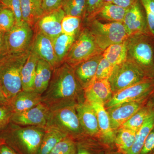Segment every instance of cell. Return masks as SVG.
Here are the masks:
<instances>
[{"mask_svg": "<svg viewBox=\"0 0 154 154\" xmlns=\"http://www.w3.org/2000/svg\"><path fill=\"white\" fill-rule=\"evenodd\" d=\"M79 91L74 69L63 63L53 71L46 91L42 95V102L49 108L73 104V99Z\"/></svg>", "mask_w": 154, "mask_h": 154, "instance_id": "cell-1", "label": "cell"}, {"mask_svg": "<svg viewBox=\"0 0 154 154\" xmlns=\"http://www.w3.org/2000/svg\"><path fill=\"white\" fill-rule=\"evenodd\" d=\"M45 127L22 126L12 122L0 132V140L18 154H36Z\"/></svg>", "mask_w": 154, "mask_h": 154, "instance_id": "cell-2", "label": "cell"}, {"mask_svg": "<svg viewBox=\"0 0 154 154\" xmlns=\"http://www.w3.org/2000/svg\"><path fill=\"white\" fill-rule=\"evenodd\" d=\"M30 51L0 54V85L9 102L22 90L21 71Z\"/></svg>", "mask_w": 154, "mask_h": 154, "instance_id": "cell-3", "label": "cell"}, {"mask_svg": "<svg viewBox=\"0 0 154 154\" xmlns=\"http://www.w3.org/2000/svg\"><path fill=\"white\" fill-rule=\"evenodd\" d=\"M69 105L50 108L46 127L55 128L73 139L82 134L75 106Z\"/></svg>", "mask_w": 154, "mask_h": 154, "instance_id": "cell-4", "label": "cell"}, {"mask_svg": "<svg viewBox=\"0 0 154 154\" xmlns=\"http://www.w3.org/2000/svg\"><path fill=\"white\" fill-rule=\"evenodd\" d=\"M90 31L102 51L111 45L122 43L129 37L123 22L103 23L95 20Z\"/></svg>", "mask_w": 154, "mask_h": 154, "instance_id": "cell-5", "label": "cell"}, {"mask_svg": "<svg viewBox=\"0 0 154 154\" xmlns=\"http://www.w3.org/2000/svg\"><path fill=\"white\" fill-rule=\"evenodd\" d=\"M102 51L93 34L90 31L85 30L74 42L64 63L74 68L80 63L99 55Z\"/></svg>", "mask_w": 154, "mask_h": 154, "instance_id": "cell-6", "label": "cell"}, {"mask_svg": "<svg viewBox=\"0 0 154 154\" xmlns=\"http://www.w3.org/2000/svg\"><path fill=\"white\" fill-rule=\"evenodd\" d=\"M33 36V29L26 22L15 24L5 33L4 48L1 54H18L28 51L31 48Z\"/></svg>", "mask_w": 154, "mask_h": 154, "instance_id": "cell-7", "label": "cell"}, {"mask_svg": "<svg viewBox=\"0 0 154 154\" xmlns=\"http://www.w3.org/2000/svg\"><path fill=\"white\" fill-rule=\"evenodd\" d=\"M143 72L140 67L132 60H127L116 66L109 78L112 92L115 93L142 82Z\"/></svg>", "mask_w": 154, "mask_h": 154, "instance_id": "cell-8", "label": "cell"}, {"mask_svg": "<svg viewBox=\"0 0 154 154\" xmlns=\"http://www.w3.org/2000/svg\"><path fill=\"white\" fill-rule=\"evenodd\" d=\"M136 36L128 41V53L137 65L146 67L152 66L154 63V49L152 43L145 36Z\"/></svg>", "mask_w": 154, "mask_h": 154, "instance_id": "cell-9", "label": "cell"}, {"mask_svg": "<svg viewBox=\"0 0 154 154\" xmlns=\"http://www.w3.org/2000/svg\"><path fill=\"white\" fill-rule=\"evenodd\" d=\"M49 108L42 103L18 113H14L11 118V122L22 126H46Z\"/></svg>", "mask_w": 154, "mask_h": 154, "instance_id": "cell-10", "label": "cell"}, {"mask_svg": "<svg viewBox=\"0 0 154 154\" xmlns=\"http://www.w3.org/2000/svg\"><path fill=\"white\" fill-rule=\"evenodd\" d=\"M65 15L61 8L45 13L38 19L33 31H39L53 41L62 33V21Z\"/></svg>", "mask_w": 154, "mask_h": 154, "instance_id": "cell-11", "label": "cell"}, {"mask_svg": "<svg viewBox=\"0 0 154 154\" xmlns=\"http://www.w3.org/2000/svg\"><path fill=\"white\" fill-rule=\"evenodd\" d=\"M151 86V83L141 82L116 92L106 103L107 110L127 102L136 101L146 93Z\"/></svg>", "mask_w": 154, "mask_h": 154, "instance_id": "cell-12", "label": "cell"}, {"mask_svg": "<svg viewBox=\"0 0 154 154\" xmlns=\"http://www.w3.org/2000/svg\"><path fill=\"white\" fill-rule=\"evenodd\" d=\"M33 31L34 36L31 48L39 58L48 63L53 70L60 66L54 52L52 40L39 31Z\"/></svg>", "mask_w": 154, "mask_h": 154, "instance_id": "cell-13", "label": "cell"}, {"mask_svg": "<svg viewBox=\"0 0 154 154\" xmlns=\"http://www.w3.org/2000/svg\"><path fill=\"white\" fill-rule=\"evenodd\" d=\"M86 102H97L105 104L112 98L111 86L108 79L94 77L84 88Z\"/></svg>", "mask_w": 154, "mask_h": 154, "instance_id": "cell-14", "label": "cell"}, {"mask_svg": "<svg viewBox=\"0 0 154 154\" xmlns=\"http://www.w3.org/2000/svg\"><path fill=\"white\" fill-rule=\"evenodd\" d=\"M123 23L129 37L141 35L145 31V19L138 1L128 9Z\"/></svg>", "mask_w": 154, "mask_h": 154, "instance_id": "cell-15", "label": "cell"}, {"mask_svg": "<svg viewBox=\"0 0 154 154\" xmlns=\"http://www.w3.org/2000/svg\"><path fill=\"white\" fill-rule=\"evenodd\" d=\"M75 108L83 129L90 135L98 134L100 130L97 116L93 107L86 102L76 104Z\"/></svg>", "mask_w": 154, "mask_h": 154, "instance_id": "cell-16", "label": "cell"}, {"mask_svg": "<svg viewBox=\"0 0 154 154\" xmlns=\"http://www.w3.org/2000/svg\"><path fill=\"white\" fill-rule=\"evenodd\" d=\"M140 105L137 101L124 103L108 110L111 128L113 130L119 128L138 110Z\"/></svg>", "mask_w": 154, "mask_h": 154, "instance_id": "cell-17", "label": "cell"}, {"mask_svg": "<svg viewBox=\"0 0 154 154\" xmlns=\"http://www.w3.org/2000/svg\"><path fill=\"white\" fill-rule=\"evenodd\" d=\"M42 102V95L34 91L22 90L9 102L13 113H20Z\"/></svg>", "mask_w": 154, "mask_h": 154, "instance_id": "cell-18", "label": "cell"}, {"mask_svg": "<svg viewBox=\"0 0 154 154\" xmlns=\"http://www.w3.org/2000/svg\"><path fill=\"white\" fill-rule=\"evenodd\" d=\"M88 103L93 107L96 112L99 130L104 142L108 144L114 143L115 134L111 128L110 117L105 109V104L97 102Z\"/></svg>", "mask_w": 154, "mask_h": 154, "instance_id": "cell-19", "label": "cell"}, {"mask_svg": "<svg viewBox=\"0 0 154 154\" xmlns=\"http://www.w3.org/2000/svg\"><path fill=\"white\" fill-rule=\"evenodd\" d=\"M22 19L33 29L38 19L45 14L42 0H20Z\"/></svg>", "mask_w": 154, "mask_h": 154, "instance_id": "cell-20", "label": "cell"}, {"mask_svg": "<svg viewBox=\"0 0 154 154\" xmlns=\"http://www.w3.org/2000/svg\"><path fill=\"white\" fill-rule=\"evenodd\" d=\"M53 71V69L48 63L39 59L33 83V91L42 95L44 94L49 85Z\"/></svg>", "mask_w": 154, "mask_h": 154, "instance_id": "cell-21", "label": "cell"}, {"mask_svg": "<svg viewBox=\"0 0 154 154\" xmlns=\"http://www.w3.org/2000/svg\"><path fill=\"white\" fill-rule=\"evenodd\" d=\"M39 57L36 53L30 48V53L21 71L22 90L33 91V87L36 66Z\"/></svg>", "mask_w": 154, "mask_h": 154, "instance_id": "cell-22", "label": "cell"}, {"mask_svg": "<svg viewBox=\"0 0 154 154\" xmlns=\"http://www.w3.org/2000/svg\"><path fill=\"white\" fill-rule=\"evenodd\" d=\"M102 57V55L100 54L95 56L74 68L77 80L84 88L95 76L98 64Z\"/></svg>", "mask_w": 154, "mask_h": 154, "instance_id": "cell-23", "label": "cell"}, {"mask_svg": "<svg viewBox=\"0 0 154 154\" xmlns=\"http://www.w3.org/2000/svg\"><path fill=\"white\" fill-rule=\"evenodd\" d=\"M154 127V110L150 111L145 121L137 132L135 139L126 154H139L149 134Z\"/></svg>", "mask_w": 154, "mask_h": 154, "instance_id": "cell-24", "label": "cell"}, {"mask_svg": "<svg viewBox=\"0 0 154 154\" xmlns=\"http://www.w3.org/2000/svg\"><path fill=\"white\" fill-rule=\"evenodd\" d=\"M128 40L122 43L111 45L104 50L102 57L114 66L119 65L127 60Z\"/></svg>", "mask_w": 154, "mask_h": 154, "instance_id": "cell-25", "label": "cell"}, {"mask_svg": "<svg viewBox=\"0 0 154 154\" xmlns=\"http://www.w3.org/2000/svg\"><path fill=\"white\" fill-rule=\"evenodd\" d=\"M66 137H68L66 134L58 130L46 127L36 154H49L57 143Z\"/></svg>", "mask_w": 154, "mask_h": 154, "instance_id": "cell-26", "label": "cell"}, {"mask_svg": "<svg viewBox=\"0 0 154 154\" xmlns=\"http://www.w3.org/2000/svg\"><path fill=\"white\" fill-rule=\"evenodd\" d=\"M75 39V36H69L62 33L53 41L54 52L60 65L63 63Z\"/></svg>", "mask_w": 154, "mask_h": 154, "instance_id": "cell-27", "label": "cell"}, {"mask_svg": "<svg viewBox=\"0 0 154 154\" xmlns=\"http://www.w3.org/2000/svg\"><path fill=\"white\" fill-rule=\"evenodd\" d=\"M137 131L119 128L117 135H115V143L117 151L122 154H126L132 146Z\"/></svg>", "mask_w": 154, "mask_h": 154, "instance_id": "cell-28", "label": "cell"}, {"mask_svg": "<svg viewBox=\"0 0 154 154\" xmlns=\"http://www.w3.org/2000/svg\"><path fill=\"white\" fill-rule=\"evenodd\" d=\"M128 9L112 3H107L104 4L98 13L100 17L106 20L113 22H123Z\"/></svg>", "mask_w": 154, "mask_h": 154, "instance_id": "cell-29", "label": "cell"}, {"mask_svg": "<svg viewBox=\"0 0 154 154\" xmlns=\"http://www.w3.org/2000/svg\"><path fill=\"white\" fill-rule=\"evenodd\" d=\"M61 8L66 15L82 18L86 14V0H63Z\"/></svg>", "mask_w": 154, "mask_h": 154, "instance_id": "cell-30", "label": "cell"}, {"mask_svg": "<svg viewBox=\"0 0 154 154\" xmlns=\"http://www.w3.org/2000/svg\"><path fill=\"white\" fill-rule=\"evenodd\" d=\"M150 111L144 108L140 109L125 122L119 128H126L137 131L143 124Z\"/></svg>", "mask_w": 154, "mask_h": 154, "instance_id": "cell-31", "label": "cell"}, {"mask_svg": "<svg viewBox=\"0 0 154 154\" xmlns=\"http://www.w3.org/2000/svg\"><path fill=\"white\" fill-rule=\"evenodd\" d=\"M81 17L65 15L61 23L62 32L69 36H76L80 27Z\"/></svg>", "mask_w": 154, "mask_h": 154, "instance_id": "cell-32", "label": "cell"}, {"mask_svg": "<svg viewBox=\"0 0 154 154\" xmlns=\"http://www.w3.org/2000/svg\"><path fill=\"white\" fill-rule=\"evenodd\" d=\"M76 152L75 141L68 136L57 143L49 154H75Z\"/></svg>", "mask_w": 154, "mask_h": 154, "instance_id": "cell-33", "label": "cell"}, {"mask_svg": "<svg viewBox=\"0 0 154 154\" xmlns=\"http://www.w3.org/2000/svg\"><path fill=\"white\" fill-rule=\"evenodd\" d=\"M16 18L13 12L4 7L0 11V31L7 32L16 24Z\"/></svg>", "mask_w": 154, "mask_h": 154, "instance_id": "cell-34", "label": "cell"}, {"mask_svg": "<svg viewBox=\"0 0 154 154\" xmlns=\"http://www.w3.org/2000/svg\"><path fill=\"white\" fill-rule=\"evenodd\" d=\"M115 66L102 57L99 62L95 78L99 79H109L114 70Z\"/></svg>", "mask_w": 154, "mask_h": 154, "instance_id": "cell-35", "label": "cell"}, {"mask_svg": "<svg viewBox=\"0 0 154 154\" xmlns=\"http://www.w3.org/2000/svg\"><path fill=\"white\" fill-rule=\"evenodd\" d=\"M149 30L154 35V0H141Z\"/></svg>", "mask_w": 154, "mask_h": 154, "instance_id": "cell-36", "label": "cell"}, {"mask_svg": "<svg viewBox=\"0 0 154 154\" xmlns=\"http://www.w3.org/2000/svg\"><path fill=\"white\" fill-rule=\"evenodd\" d=\"M2 3L14 13L16 18V24L21 25L24 22L22 19L20 0H4Z\"/></svg>", "mask_w": 154, "mask_h": 154, "instance_id": "cell-37", "label": "cell"}, {"mask_svg": "<svg viewBox=\"0 0 154 154\" xmlns=\"http://www.w3.org/2000/svg\"><path fill=\"white\" fill-rule=\"evenodd\" d=\"M13 114L9 105L0 106V132L4 130L11 122Z\"/></svg>", "mask_w": 154, "mask_h": 154, "instance_id": "cell-38", "label": "cell"}, {"mask_svg": "<svg viewBox=\"0 0 154 154\" xmlns=\"http://www.w3.org/2000/svg\"><path fill=\"white\" fill-rule=\"evenodd\" d=\"M86 14L92 16L98 13L104 5L103 0H86Z\"/></svg>", "mask_w": 154, "mask_h": 154, "instance_id": "cell-39", "label": "cell"}, {"mask_svg": "<svg viewBox=\"0 0 154 154\" xmlns=\"http://www.w3.org/2000/svg\"><path fill=\"white\" fill-rule=\"evenodd\" d=\"M154 152V129L149 134L139 154H152Z\"/></svg>", "mask_w": 154, "mask_h": 154, "instance_id": "cell-40", "label": "cell"}, {"mask_svg": "<svg viewBox=\"0 0 154 154\" xmlns=\"http://www.w3.org/2000/svg\"><path fill=\"white\" fill-rule=\"evenodd\" d=\"M63 0H42L45 13H48L61 8Z\"/></svg>", "mask_w": 154, "mask_h": 154, "instance_id": "cell-41", "label": "cell"}, {"mask_svg": "<svg viewBox=\"0 0 154 154\" xmlns=\"http://www.w3.org/2000/svg\"><path fill=\"white\" fill-rule=\"evenodd\" d=\"M76 152L75 154H102V152H96V151L87 144L76 142Z\"/></svg>", "mask_w": 154, "mask_h": 154, "instance_id": "cell-42", "label": "cell"}, {"mask_svg": "<svg viewBox=\"0 0 154 154\" xmlns=\"http://www.w3.org/2000/svg\"><path fill=\"white\" fill-rule=\"evenodd\" d=\"M138 0H113L112 3L125 9L129 8Z\"/></svg>", "mask_w": 154, "mask_h": 154, "instance_id": "cell-43", "label": "cell"}, {"mask_svg": "<svg viewBox=\"0 0 154 154\" xmlns=\"http://www.w3.org/2000/svg\"><path fill=\"white\" fill-rule=\"evenodd\" d=\"M0 154H18L14 149L4 143L0 144Z\"/></svg>", "mask_w": 154, "mask_h": 154, "instance_id": "cell-44", "label": "cell"}, {"mask_svg": "<svg viewBox=\"0 0 154 154\" xmlns=\"http://www.w3.org/2000/svg\"><path fill=\"white\" fill-rule=\"evenodd\" d=\"M9 104V100L6 97L2 89V87L0 85V106L8 105Z\"/></svg>", "mask_w": 154, "mask_h": 154, "instance_id": "cell-45", "label": "cell"}, {"mask_svg": "<svg viewBox=\"0 0 154 154\" xmlns=\"http://www.w3.org/2000/svg\"><path fill=\"white\" fill-rule=\"evenodd\" d=\"M5 32L0 31V54L2 51L5 43Z\"/></svg>", "mask_w": 154, "mask_h": 154, "instance_id": "cell-46", "label": "cell"}, {"mask_svg": "<svg viewBox=\"0 0 154 154\" xmlns=\"http://www.w3.org/2000/svg\"><path fill=\"white\" fill-rule=\"evenodd\" d=\"M105 154H122L121 153H120V152H119L117 151V152H109Z\"/></svg>", "mask_w": 154, "mask_h": 154, "instance_id": "cell-47", "label": "cell"}, {"mask_svg": "<svg viewBox=\"0 0 154 154\" xmlns=\"http://www.w3.org/2000/svg\"><path fill=\"white\" fill-rule=\"evenodd\" d=\"M113 0H103V2L105 4L107 3H111L113 2Z\"/></svg>", "mask_w": 154, "mask_h": 154, "instance_id": "cell-48", "label": "cell"}, {"mask_svg": "<svg viewBox=\"0 0 154 154\" xmlns=\"http://www.w3.org/2000/svg\"><path fill=\"white\" fill-rule=\"evenodd\" d=\"M4 7H5V6H4V5H3L2 3L0 2V11H1V10L3 8H4Z\"/></svg>", "mask_w": 154, "mask_h": 154, "instance_id": "cell-49", "label": "cell"}, {"mask_svg": "<svg viewBox=\"0 0 154 154\" xmlns=\"http://www.w3.org/2000/svg\"><path fill=\"white\" fill-rule=\"evenodd\" d=\"M2 143H2V141H1V140H0V144H2Z\"/></svg>", "mask_w": 154, "mask_h": 154, "instance_id": "cell-50", "label": "cell"}, {"mask_svg": "<svg viewBox=\"0 0 154 154\" xmlns=\"http://www.w3.org/2000/svg\"><path fill=\"white\" fill-rule=\"evenodd\" d=\"M3 1H4V0H0V2H2Z\"/></svg>", "mask_w": 154, "mask_h": 154, "instance_id": "cell-51", "label": "cell"}]
</instances>
